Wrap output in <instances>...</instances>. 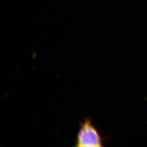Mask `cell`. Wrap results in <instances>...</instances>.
Instances as JSON below:
<instances>
[{"instance_id":"1","label":"cell","mask_w":147,"mask_h":147,"mask_svg":"<svg viewBox=\"0 0 147 147\" xmlns=\"http://www.w3.org/2000/svg\"><path fill=\"white\" fill-rule=\"evenodd\" d=\"M75 142L76 147H102L103 146L100 133L93 125L90 118H85L81 124Z\"/></svg>"}]
</instances>
